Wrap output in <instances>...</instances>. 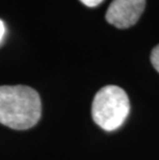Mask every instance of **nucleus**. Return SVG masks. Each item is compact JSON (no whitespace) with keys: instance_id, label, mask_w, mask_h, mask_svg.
<instances>
[{"instance_id":"nucleus-4","label":"nucleus","mask_w":159,"mask_h":160,"mask_svg":"<svg viewBox=\"0 0 159 160\" xmlns=\"http://www.w3.org/2000/svg\"><path fill=\"white\" fill-rule=\"evenodd\" d=\"M151 62L154 68L159 72V45L153 49L151 53Z\"/></svg>"},{"instance_id":"nucleus-6","label":"nucleus","mask_w":159,"mask_h":160,"mask_svg":"<svg viewBox=\"0 0 159 160\" xmlns=\"http://www.w3.org/2000/svg\"><path fill=\"white\" fill-rule=\"evenodd\" d=\"M4 34H5V26H4V23L0 20V42H1Z\"/></svg>"},{"instance_id":"nucleus-2","label":"nucleus","mask_w":159,"mask_h":160,"mask_svg":"<svg viewBox=\"0 0 159 160\" xmlns=\"http://www.w3.org/2000/svg\"><path fill=\"white\" fill-rule=\"evenodd\" d=\"M130 110L128 96L122 88L109 85L96 93L92 103L94 122L107 131L116 130L126 120Z\"/></svg>"},{"instance_id":"nucleus-3","label":"nucleus","mask_w":159,"mask_h":160,"mask_svg":"<svg viewBox=\"0 0 159 160\" xmlns=\"http://www.w3.org/2000/svg\"><path fill=\"white\" fill-rule=\"evenodd\" d=\"M146 8V0H113L106 13V20L119 29L133 26Z\"/></svg>"},{"instance_id":"nucleus-1","label":"nucleus","mask_w":159,"mask_h":160,"mask_svg":"<svg viewBox=\"0 0 159 160\" xmlns=\"http://www.w3.org/2000/svg\"><path fill=\"white\" fill-rule=\"evenodd\" d=\"M42 102L38 93L23 85L0 86V123L16 130H26L39 121Z\"/></svg>"},{"instance_id":"nucleus-5","label":"nucleus","mask_w":159,"mask_h":160,"mask_svg":"<svg viewBox=\"0 0 159 160\" xmlns=\"http://www.w3.org/2000/svg\"><path fill=\"white\" fill-rule=\"evenodd\" d=\"M83 4H85L88 8H95V6L99 5L103 0H80Z\"/></svg>"}]
</instances>
